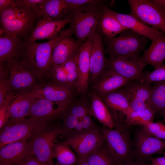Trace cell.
Masks as SVG:
<instances>
[{
    "instance_id": "6da1fadb",
    "label": "cell",
    "mask_w": 165,
    "mask_h": 165,
    "mask_svg": "<svg viewBox=\"0 0 165 165\" xmlns=\"http://www.w3.org/2000/svg\"><path fill=\"white\" fill-rule=\"evenodd\" d=\"M114 127L110 129L103 127L100 128L110 150L119 165H124L132 160L133 141L130 137V127L124 123L122 113L114 110L111 112Z\"/></svg>"
},
{
    "instance_id": "7a4b0ae2",
    "label": "cell",
    "mask_w": 165,
    "mask_h": 165,
    "mask_svg": "<svg viewBox=\"0 0 165 165\" xmlns=\"http://www.w3.org/2000/svg\"><path fill=\"white\" fill-rule=\"evenodd\" d=\"M73 34L69 28L63 31L56 38L44 42H30L25 40L21 59L36 77L41 78L48 75L50 68L52 55L57 43L63 38Z\"/></svg>"
},
{
    "instance_id": "3957f363",
    "label": "cell",
    "mask_w": 165,
    "mask_h": 165,
    "mask_svg": "<svg viewBox=\"0 0 165 165\" xmlns=\"http://www.w3.org/2000/svg\"><path fill=\"white\" fill-rule=\"evenodd\" d=\"M63 133L62 126L46 123L39 127L26 141L32 154L39 160L49 165L53 162V146Z\"/></svg>"
},
{
    "instance_id": "277c9868",
    "label": "cell",
    "mask_w": 165,
    "mask_h": 165,
    "mask_svg": "<svg viewBox=\"0 0 165 165\" xmlns=\"http://www.w3.org/2000/svg\"><path fill=\"white\" fill-rule=\"evenodd\" d=\"M101 6L86 5L72 10L68 15L69 28L77 40L81 43L90 38L96 31L102 14Z\"/></svg>"
},
{
    "instance_id": "5b68a950",
    "label": "cell",
    "mask_w": 165,
    "mask_h": 165,
    "mask_svg": "<svg viewBox=\"0 0 165 165\" xmlns=\"http://www.w3.org/2000/svg\"><path fill=\"white\" fill-rule=\"evenodd\" d=\"M148 39L130 29H125L119 36L108 40L106 51L110 57L138 59Z\"/></svg>"
},
{
    "instance_id": "8992f818",
    "label": "cell",
    "mask_w": 165,
    "mask_h": 165,
    "mask_svg": "<svg viewBox=\"0 0 165 165\" xmlns=\"http://www.w3.org/2000/svg\"><path fill=\"white\" fill-rule=\"evenodd\" d=\"M130 14L165 35V7L156 0H128Z\"/></svg>"
},
{
    "instance_id": "52a82bcc",
    "label": "cell",
    "mask_w": 165,
    "mask_h": 165,
    "mask_svg": "<svg viewBox=\"0 0 165 165\" xmlns=\"http://www.w3.org/2000/svg\"><path fill=\"white\" fill-rule=\"evenodd\" d=\"M6 62L9 72L11 93L17 96L31 92L37 84L36 76L31 70L21 59Z\"/></svg>"
},
{
    "instance_id": "ba28073f",
    "label": "cell",
    "mask_w": 165,
    "mask_h": 165,
    "mask_svg": "<svg viewBox=\"0 0 165 165\" xmlns=\"http://www.w3.org/2000/svg\"><path fill=\"white\" fill-rule=\"evenodd\" d=\"M75 90L51 81L37 84L32 92L34 97L45 99L56 103L58 109L65 113L73 103Z\"/></svg>"
},
{
    "instance_id": "9c48e42d",
    "label": "cell",
    "mask_w": 165,
    "mask_h": 165,
    "mask_svg": "<svg viewBox=\"0 0 165 165\" xmlns=\"http://www.w3.org/2000/svg\"><path fill=\"white\" fill-rule=\"evenodd\" d=\"M30 118H25L0 130V148L9 143L27 141L44 123Z\"/></svg>"
},
{
    "instance_id": "30bf717a",
    "label": "cell",
    "mask_w": 165,
    "mask_h": 165,
    "mask_svg": "<svg viewBox=\"0 0 165 165\" xmlns=\"http://www.w3.org/2000/svg\"><path fill=\"white\" fill-rule=\"evenodd\" d=\"M133 158L145 163L152 155L161 153L165 149V141L151 136L142 129L136 131L133 141Z\"/></svg>"
},
{
    "instance_id": "8fae6325",
    "label": "cell",
    "mask_w": 165,
    "mask_h": 165,
    "mask_svg": "<svg viewBox=\"0 0 165 165\" xmlns=\"http://www.w3.org/2000/svg\"><path fill=\"white\" fill-rule=\"evenodd\" d=\"M100 128L97 127L63 142L75 151L78 161H79L84 159L105 141Z\"/></svg>"
},
{
    "instance_id": "7c38bea8",
    "label": "cell",
    "mask_w": 165,
    "mask_h": 165,
    "mask_svg": "<svg viewBox=\"0 0 165 165\" xmlns=\"http://www.w3.org/2000/svg\"><path fill=\"white\" fill-rule=\"evenodd\" d=\"M146 64L137 59L115 57L107 59L106 69L116 72L130 80L144 81L143 71Z\"/></svg>"
},
{
    "instance_id": "4fadbf2b",
    "label": "cell",
    "mask_w": 165,
    "mask_h": 165,
    "mask_svg": "<svg viewBox=\"0 0 165 165\" xmlns=\"http://www.w3.org/2000/svg\"><path fill=\"white\" fill-rule=\"evenodd\" d=\"M70 21L68 15L64 19L60 20L39 18L29 36L25 40L28 42H35L39 39H47L49 41L53 39L58 36V33Z\"/></svg>"
},
{
    "instance_id": "5bb4252c",
    "label": "cell",
    "mask_w": 165,
    "mask_h": 165,
    "mask_svg": "<svg viewBox=\"0 0 165 165\" xmlns=\"http://www.w3.org/2000/svg\"><path fill=\"white\" fill-rule=\"evenodd\" d=\"M89 83L93 85L106 69L107 59L101 36L96 31L91 37Z\"/></svg>"
},
{
    "instance_id": "9a60e30c",
    "label": "cell",
    "mask_w": 165,
    "mask_h": 165,
    "mask_svg": "<svg viewBox=\"0 0 165 165\" xmlns=\"http://www.w3.org/2000/svg\"><path fill=\"white\" fill-rule=\"evenodd\" d=\"M134 81H130L122 87L129 96L131 110H139L150 106L151 83Z\"/></svg>"
},
{
    "instance_id": "2e32d148",
    "label": "cell",
    "mask_w": 165,
    "mask_h": 165,
    "mask_svg": "<svg viewBox=\"0 0 165 165\" xmlns=\"http://www.w3.org/2000/svg\"><path fill=\"white\" fill-rule=\"evenodd\" d=\"M130 81L113 70L106 69L93 85V91L102 98L122 88Z\"/></svg>"
},
{
    "instance_id": "e0dca14e",
    "label": "cell",
    "mask_w": 165,
    "mask_h": 165,
    "mask_svg": "<svg viewBox=\"0 0 165 165\" xmlns=\"http://www.w3.org/2000/svg\"><path fill=\"white\" fill-rule=\"evenodd\" d=\"M91 37L81 45L78 53L79 79L76 90L82 95L87 92L89 83L90 61L92 47Z\"/></svg>"
},
{
    "instance_id": "ac0fdd59",
    "label": "cell",
    "mask_w": 165,
    "mask_h": 165,
    "mask_svg": "<svg viewBox=\"0 0 165 165\" xmlns=\"http://www.w3.org/2000/svg\"><path fill=\"white\" fill-rule=\"evenodd\" d=\"M55 105L57 106L49 100L35 97L27 116L43 123L62 118L64 113L55 108Z\"/></svg>"
},
{
    "instance_id": "d6986e66",
    "label": "cell",
    "mask_w": 165,
    "mask_h": 165,
    "mask_svg": "<svg viewBox=\"0 0 165 165\" xmlns=\"http://www.w3.org/2000/svg\"><path fill=\"white\" fill-rule=\"evenodd\" d=\"M32 156L26 141L9 143L0 148V165H16Z\"/></svg>"
},
{
    "instance_id": "ffe728a7",
    "label": "cell",
    "mask_w": 165,
    "mask_h": 165,
    "mask_svg": "<svg viewBox=\"0 0 165 165\" xmlns=\"http://www.w3.org/2000/svg\"><path fill=\"white\" fill-rule=\"evenodd\" d=\"M24 38L6 34L0 36V64L13 60L20 59L24 50Z\"/></svg>"
},
{
    "instance_id": "44dd1931",
    "label": "cell",
    "mask_w": 165,
    "mask_h": 165,
    "mask_svg": "<svg viewBox=\"0 0 165 165\" xmlns=\"http://www.w3.org/2000/svg\"><path fill=\"white\" fill-rule=\"evenodd\" d=\"M108 9L126 29H130L152 41L155 39L161 32L158 29L143 23L132 15L118 13L108 8Z\"/></svg>"
},
{
    "instance_id": "7402d4cb",
    "label": "cell",
    "mask_w": 165,
    "mask_h": 165,
    "mask_svg": "<svg viewBox=\"0 0 165 165\" xmlns=\"http://www.w3.org/2000/svg\"><path fill=\"white\" fill-rule=\"evenodd\" d=\"M80 43L71 36L62 38L54 47L52 55L50 68L62 64L73 57L79 52Z\"/></svg>"
},
{
    "instance_id": "603a6c76",
    "label": "cell",
    "mask_w": 165,
    "mask_h": 165,
    "mask_svg": "<svg viewBox=\"0 0 165 165\" xmlns=\"http://www.w3.org/2000/svg\"><path fill=\"white\" fill-rule=\"evenodd\" d=\"M62 118L63 121L61 126L63 133L61 135H64L66 138V141L98 127L90 116L77 117L64 114Z\"/></svg>"
},
{
    "instance_id": "cb8c5ba5",
    "label": "cell",
    "mask_w": 165,
    "mask_h": 165,
    "mask_svg": "<svg viewBox=\"0 0 165 165\" xmlns=\"http://www.w3.org/2000/svg\"><path fill=\"white\" fill-rule=\"evenodd\" d=\"M37 14L23 17L16 18L0 24L6 34L27 39L39 19Z\"/></svg>"
},
{
    "instance_id": "d4e9b609",
    "label": "cell",
    "mask_w": 165,
    "mask_h": 165,
    "mask_svg": "<svg viewBox=\"0 0 165 165\" xmlns=\"http://www.w3.org/2000/svg\"><path fill=\"white\" fill-rule=\"evenodd\" d=\"M34 98L32 91L17 96L8 107L7 114L8 122L7 125L25 119L29 113Z\"/></svg>"
},
{
    "instance_id": "484cf974",
    "label": "cell",
    "mask_w": 165,
    "mask_h": 165,
    "mask_svg": "<svg viewBox=\"0 0 165 165\" xmlns=\"http://www.w3.org/2000/svg\"><path fill=\"white\" fill-rule=\"evenodd\" d=\"M139 57L142 63L148 64L155 69L163 64L165 59V35L161 32Z\"/></svg>"
},
{
    "instance_id": "4316f807",
    "label": "cell",
    "mask_w": 165,
    "mask_h": 165,
    "mask_svg": "<svg viewBox=\"0 0 165 165\" xmlns=\"http://www.w3.org/2000/svg\"><path fill=\"white\" fill-rule=\"evenodd\" d=\"M90 97L91 103L90 116L97 119L104 127L113 129L114 125L112 115L102 98L93 91L90 93Z\"/></svg>"
},
{
    "instance_id": "83f0119b",
    "label": "cell",
    "mask_w": 165,
    "mask_h": 165,
    "mask_svg": "<svg viewBox=\"0 0 165 165\" xmlns=\"http://www.w3.org/2000/svg\"><path fill=\"white\" fill-rule=\"evenodd\" d=\"M102 14L98 23L102 34L108 40L116 37L126 29L120 24L116 18L108 10V7L101 6Z\"/></svg>"
},
{
    "instance_id": "f1b7e54d",
    "label": "cell",
    "mask_w": 165,
    "mask_h": 165,
    "mask_svg": "<svg viewBox=\"0 0 165 165\" xmlns=\"http://www.w3.org/2000/svg\"><path fill=\"white\" fill-rule=\"evenodd\" d=\"M70 11L65 0H47L38 16L42 19L60 20L66 17Z\"/></svg>"
},
{
    "instance_id": "f546056e",
    "label": "cell",
    "mask_w": 165,
    "mask_h": 165,
    "mask_svg": "<svg viewBox=\"0 0 165 165\" xmlns=\"http://www.w3.org/2000/svg\"><path fill=\"white\" fill-rule=\"evenodd\" d=\"M102 99L108 108L121 112L125 116L131 110L129 96L122 87L106 95Z\"/></svg>"
},
{
    "instance_id": "4dcf8cb0",
    "label": "cell",
    "mask_w": 165,
    "mask_h": 165,
    "mask_svg": "<svg viewBox=\"0 0 165 165\" xmlns=\"http://www.w3.org/2000/svg\"><path fill=\"white\" fill-rule=\"evenodd\" d=\"M85 159L90 165H119L105 141Z\"/></svg>"
},
{
    "instance_id": "1f68e13d",
    "label": "cell",
    "mask_w": 165,
    "mask_h": 165,
    "mask_svg": "<svg viewBox=\"0 0 165 165\" xmlns=\"http://www.w3.org/2000/svg\"><path fill=\"white\" fill-rule=\"evenodd\" d=\"M155 114L150 106L139 110H131L125 116L124 123L127 127L137 125L143 127L153 122Z\"/></svg>"
},
{
    "instance_id": "d6a6232c",
    "label": "cell",
    "mask_w": 165,
    "mask_h": 165,
    "mask_svg": "<svg viewBox=\"0 0 165 165\" xmlns=\"http://www.w3.org/2000/svg\"><path fill=\"white\" fill-rule=\"evenodd\" d=\"M53 157L55 165H73L78 162V157L68 145L63 142H56L53 146Z\"/></svg>"
},
{
    "instance_id": "836d02e7",
    "label": "cell",
    "mask_w": 165,
    "mask_h": 165,
    "mask_svg": "<svg viewBox=\"0 0 165 165\" xmlns=\"http://www.w3.org/2000/svg\"><path fill=\"white\" fill-rule=\"evenodd\" d=\"M150 106L155 114L165 112V81L155 82L152 86Z\"/></svg>"
},
{
    "instance_id": "e575fe53",
    "label": "cell",
    "mask_w": 165,
    "mask_h": 165,
    "mask_svg": "<svg viewBox=\"0 0 165 165\" xmlns=\"http://www.w3.org/2000/svg\"><path fill=\"white\" fill-rule=\"evenodd\" d=\"M91 106L90 99L89 100L85 96V94L83 95L81 98L70 106L64 114L77 117L90 116Z\"/></svg>"
},
{
    "instance_id": "d590c367",
    "label": "cell",
    "mask_w": 165,
    "mask_h": 165,
    "mask_svg": "<svg viewBox=\"0 0 165 165\" xmlns=\"http://www.w3.org/2000/svg\"><path fill=\"white\" fill-rule=\"evenodd\" d=\"M11 95H13L10 90L9 72L6 62H5L0 64V105Z\"/></svg>"
},
{
    "instance_id": "8d00e7d4",
    "label": "cell",
    "mask_w": 165,
    "mask_h": 165,
    "mask_svg": "<svg viewBox=\"0 0 165 165\" xmlns=\"http://www.w3.org/2000/svg\"><path fill=\"white\" fill-rule=\"evenodd\" d=\"M29 6L24 0H16L15 4L9 9L0 11V24L13 19Z\"/></svg>"
},
{
    "instance_id": "74e56055",
    "label": "cell",
    "mask_w": 165,
    "mask_h": 165,
    "mask_svg": "<svg viewBox=\"0 0 165 165\" xmlns=\"http://www.w3.org/2000/svg\"><path fill=\"white\" fill-rule=\"evenodd\" d=\"M142 130L153 137L165 140V125L162 122L149 123L143 127Z\"/></svg>"
},
{
    "instance_id": "f35d334b",
    "label": "cell",
    "mask_w": 165,
    "mask_h": 165,
    "mask_svg": "<svg viewBox=\"0 0 165 165\" xmlns=\"http://www.w3.org/2000/svg\"><path fill=\"white\" fill-rule=\"evenodd\" d=\"M144 75V81L148 83L165 81V65L158 67L152 72L146 71Z\"/></svg>"
},
{
    "instance_id": "ab89813d",
    "label": "cell",
    "mask_w": 165,
    "mask_h": 165,
    "mask_svg": "<svg viewBox=\"0 0 165 165\" xmlns=\"http://www.w3.org/2000/svg\"><path fill=\"white\" fill-rule=\"evenodd\" d=\"M16 96L13 95L9 96L3 104L0 105V129L6 126L8 122L7 117L8 107L12 100H13Z\"/></svg>"
},
{
    "instance_id": "60d3db41",
    "label": "cell",
    "mask_w": 165,
    "mask_h": 165,
    "mask_svg": "<svg viewBox=\"0 0 165 165\" xmlns=\"http://www.w3.org/2000/svg\"><path fill=\"white\" fill-rule=\"evenodd\" d=\"M68 4L70 11L80 7L86 5L100 6V4L103 2L99 0H65ZM70 13V12H69Z\"/></svg>"
},
{
    "instance_id": "b9f144b4",
    "label": "cell",
    "mask_w": 165,
    "mask_h": 165,
    "mask_svg": "<svg viewBox=\"0 0 165 165\" xmlns=\"http://www.w3.org/2000/svg\"><path fill=\"white\" fill-rule=\"evenodd\" d=\"M25 2L38 16L42 10L47 0H24Z\"/></svg>"
},
{
    "instance_id": "7bdbcfd3",
    "label": "cell",
    "mask_w": 165,
    "mask_h": 165,
    "mask_svg": "<svg viewBox=\"0 0 165 165\" xmlns=\"http://www.w3.org/2000/svg\"><path fill=\"white\" fill-rule=\"evenodd\" d=\"M16 165H49L39 160L36 157L32 156L26 160Z\"/></svg>"
},
{
    "instance_id": "ee69618b",
    "label": "cell",
    "mask_w": 165,
    "mask_h": 165,
    "mask_svg": "<svg viewBox=\"0 0 165 165\" xmlns=\"http://www.w3.org/2000/svg\"><path fill=\"white\" fill-rule=\"evenodd\" d=\"M16 0H0V11L9 9L15 3Z\"/></svg>"
},
{
    "instance_id": "f6af8a7d",
    "label": "cell",
    "mask_w": 165,
    "mask_h": 165,
    "mask_svg": "<svg viewBox=\"0 0 165 165\" xmlns=\"http://www.w3.org/2000/svg\"><path fill=\"white\" fill-rule=\"evenodd\" d=\"M149 160L151 162L152 165H165V155L161 157L150 158Z\"/></svg>"
},
{
    "instance_id": "bcb514c9",
    "label": "cell",
    "mask_w": 165,
    "mask_h": 165,
    "mask_svg": "<svg viewBox=\"0 0 165 165\" xmlns=\"http://www.w3.org/2000/svg\"><path fill=\"white\" fill-rule=\"evenodd\" d=\"M124 165H146L145 163L138 160H131L126 163Z\"/></svg>"
},
{
    "instance_id": "7dc6e473",
    "label": "cell",
    "mask_w": 165,
    "mask_h": 165,
    "mask_svg": "<svg viewBox=\"0 0 165 165\" xmlns=\"http://www.w3.org/2000/svg\"><path fill=\"white\" fill-rule=\"evenodd\" d=\"M76 165H90L86 162L85 159L82 160L78 162Z\"/></svg>"
},
{
    "instance_id": "c3c4849f",
    "label": "cell",
    "mask_w": 165,
    "mask_h": 165,
    "mask_svg": "<svg viewBox=\"0 0 165 165\" xmlns=\"http://www.w3.org/2000/svg\"><path fill=\"white\" fill-rule=\"evenodd\" d=\"M6 33L4 29L1 27L0 28V36L6 34Z\"/></svg>"
},
{
    "instance_id": "681fc988",
    "label": "cell",
    "mask_w": 165,
    "mask_h": 165,
    "mask_svg": "<svg viewBox=\"0 0 165 165\" xmlns=\"http://www.w3.org/2000/svg\"><path fill=\"white\" fill-rule=\"evenodd\" d=\"M156 1L165 7V0H156Z\"/></svg>"
},
{
    "instance_id": "f907efd6",
    "label": "cell",
    "mask_w": 165,
    "mask_h": 165,
    "mask_svg": "<svg viewBox=\"0 0 165 165\" xmlns=\"http://www.w3.org/2000/svg\"><path fill=\"white\" fill-rule=\"evenodd\" d=\"M162 116L163 117V120L165 122V112L163 114Z\"/></svg>"
},
{
    "instance_id": "816d5d0a",
    "label": "cell",
    "mask_w": 165,
    "mask_h": 165,
    "mask_svg": "<svg viewBox=\"0 0 165 165\" xmlns=\"http://www.w3.org/2000/svg\"></svg>"
},
{
    "instance_id": "f5cc1de1",
    "label": "cell",
    "mask_w": 165,
    "mask_h": 165,
    "mask_svg": "<svg viewBox=\"0 0 165 165\" xmlns=\"http://www.w3.org/2000/svg\"></svg>"
}]
</instances>
